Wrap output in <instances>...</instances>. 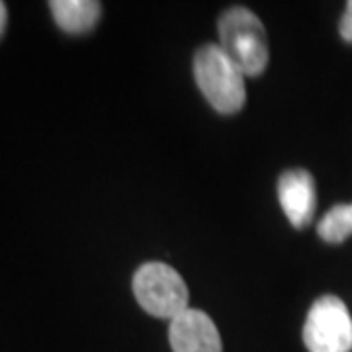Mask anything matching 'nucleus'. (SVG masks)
Masks as SVG:
<instances>
[{
	"label": "nucleus",
	"mask_w": 352,
	"mask_h": 352,
	"mask_svg": "<svg viewBox=\"0 0 352 352\" xmlns=\"http://www.w3.org/2000/svg\"><path fill=\"white\" fill-rule=\"evenodd\" d=\"M219 47L245 76H258L268 67V36L261 18L245 6H233L221 14Z\"/></svg>",
	"instance_id": "1"
},
{
	"label": "nucleus",
	"mask_w": 352,
	"mask_h": 352,
	"mask_svg": "<svg viewBox=\"0 0 352 352\" xmlns=\"http://www.w3.org/2000/svg\"><path fill=\"white\" fill-rule=\"evenodd\" d=\"M194 78L215 112L231 116L245 106V75L219 45L208 43L198 50L194 57Z\"/></svg>",
	"instance_id": "2"
},
{
	"label": "nucleus",
	"mask_w": 352,
	"mask_h": 352,
	"mask_svg": "<svg viewBox=\"0 0 352 352\" xmlns=\"http://www.w3.org/2000/svg\"><path fill=\"white\" fill-rule=\"evenodd\" d=\"M133 294L138 303L153 317L168 319L188 309V286L173 266L145 263L133 276Z\"/></svg>",
	"instance_id": "3"
},
{
	"label": "nucleus",
	"mask_w": 352,
	"mask_h": 352,
	"mask_svg": "<svg viewBox=\"0 0 352 352\" xmlns=\"http://www.w3.org/2000/svg\"><path fill=\"white\" fill-rule=\"evenodd\" d=\"M303 342L309 352H352V317L337 296H323L311 305Z\"/></svg>",
	"instance_id": "4"
},
{
	"label": "nucleus",
	"mask_w": 352,
	"mask_h": 352,
	"mask_svg": "<svg viewBox=\"0 0 352 352\" xmlns=\"http://www.w3.org/2000/svg\"><path fill=\"white\" fill-rule=\"evenodd\" d=\"M168 340L173 352H223L221 335L212 317L192 307L170 321Z\"/></svg>",
	"instance_id": "5"
},
{
	"label": "nucleus",
	"mask_w": 352,
	"mask_h": 352,
	"mask_svg": "<svg viewBox=\"0 0 352 352\" xmlns=\"http://www.w3.org/2000/svg\"><path fill=\"white\" fill-rule=\"evenodd\" d=\"M278 200L296 229H303L314 221L317 208L315 180L303 168L286 170L278 180Z\"/></svg>",
	"instance_id": "6"
},
{
	"label": "nucleus",
	"mask_w": 352,
	"mask_h": 352,
	"mask_svg": "<svg viewBox=\"0 0 352 352\" xmlns=\"http://www.w3.org/2000/svg\"><path fill=\"white\" fill-rule=\"evenodd\" d=\"M50 8L55 24L75 36L90 32L98 24L102 12V4L94 0H53Z\"/></svg>",
	"instance_id": "7"
},
{
	"label": "nucleus",
	"mask_w": 352,
	"mask_h": 352,
	"mask_svg": "<svg viewBox=\"0 0 352 352\" xmlns=\"http://www.w3.org/2000/svg\"><path fill=\"white\" fill-rule=\"evenodd\" d=\"M319 237L339 245L352 235V204H339L331 208L317 226Z\"/></svg>",
	"instance_id": "8"
},
{
	"label": "nucleus",
	"mask_w": 352,
	"mask_h": 352,
	"mask_svg": "<svg viewBox=\"0 0 352 352\" xmlns=\"http://www.w3.org/2000/svg\"><path fill=\"white\" fill-rule=\"evenodd\" d=\"M339 32L340 38L344 39V41H349V43H352V0L346 4L344 14H342V18H340Z\"/></svg>",
	"instance_id": "9"
},
{
	"label": "nucleus",
	"mask_w": 352,
	"mask_h": 352,
	"mask_svg": "<svg viewBox=\"0 0 352 352\" xmlns=\"http://www.w3.org/2000/svg\"><path fill=\"white\" fill-rule=\"evenodd\" d=\"M6 18H8V14H6V4H4V2H0V36L4 34V28H6Z\"/></svg>",
	"instance_id": "10"
}]
</instances>
